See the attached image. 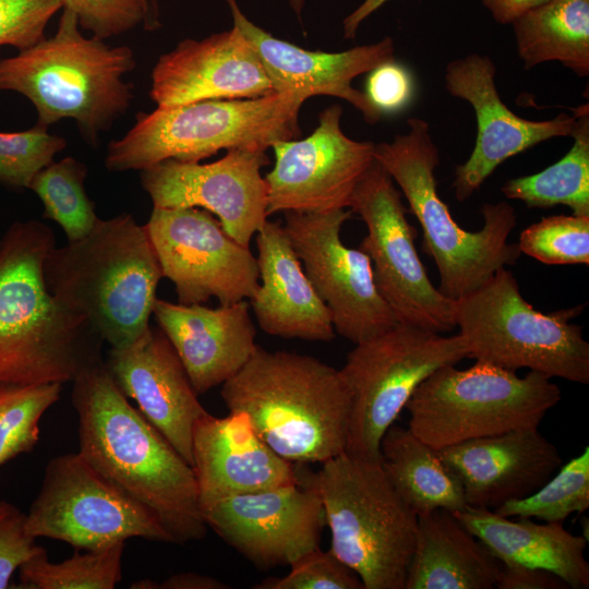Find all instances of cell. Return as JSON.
Masks as SVG:
<instances>
[{
	"instance_id": "obj_1",
	"label": "cell",
	"mask_w": 589,
	"mask_h": 589,
	"mask_svg": "<svg viewBox=\"0 0 589 589\" xmlns=\"http://www.w3.org/2000/svg\"><path fill=\"white\" fill-rule=\"evenodd\" d=\"M72 383L79 453L146 507L173 543L203 539L207 526L192 466L128 401L104 361L80 373Z\"/></svg>"
},
{
	"instance_id": "obj_2",
	"label": "cell",
	"mask_w": 589,
	"mask_h": 589,
	"mask_svg": "<svg viewBox=\"0 0 589 589\" xmlns=\"http://www.w3.org/2000/svg\"><path fill=\"white\" fill-rule=\"evenodd\" d=\"M55 247L37 220L14 223L0 240V384H63L104 361L98 333L47 288Z\"/></svg>"
},
{
	"instance_id": "obj_3",
	"label": "cell",
	"mask_w": 589,
	"mask_h": 589,
	"mask_svg": "<svg viewBox=\"0 0 589 589\" xmlns=\"http://www.w3.org/2000/svg\"><path fill=\"white\" fill-rule=\"evenodd\" d=\"M220 395L292 464H323L345 452L349 390L339 370L314 357L257 346Z\"/></svg>"
},
{
	"instance_id": "obj_4",
	"label": "cell",
	"mask_w": 589,
	"mask_h": 589,
	"mask_svg": "<svg viewBox=\"0 0 589 589\" xmlns=\"http://www.w3.org/2000/svg\"><path fill=\"white\" fill-rule=\"evenodd\" d=\"M44 277L55 298L118 349L148 329L163 273L145 225L121 214L99 218L84 238L55 247Z\"/></svg>"
},
{
	"instance_id": "obj_5",
	"label": "cell",
	"mask_w": 589,
	"mask_h": 589,
	"mask_svg": "<svg viewBox=\"0 0 589 589\" xmlns=\"http://www.w3.org/2000/svg\"><path fill=\"white\" fill-rule=\"evenodd\" d=\"M135 65L130 47L85 37L75 14L63 9L53 36L0 59V92L26 97L36 109V123L47 129L74 120L82 136L95 145L99 133L130 108L133 84L123 77Z\"/></svg>"
},
{
	"instance_id": "obj_6",
	"label": "cell",
	"mask_w": 589,
	"mask_h": 589,
	"mask_svg": "<svg viewBox=\"0 0 589 589\" xmlns=\"http://www.w3.org/2000/svg\"><path fill=\"white\" fill-rule=\"evenodd\" d=\"M408 131L374 145V159L400 189L423 233V249L440 274L438 290L457 300L479 288L498 269L514 265L521 252L508 237L517 224L515 208L488 203L478 231L462 229L437 193L440 153L429 123L407 120Z\"/></svg>"
},
{
	"instance_id": "obj_7",
	"label": "cell",
	"mask_w": 589,
	"mask_h": 589,
	"mask_svg": "<svg viewBox=\"0 0 589 589\" xmlns=\"http://www.w3.org/2000/svg\"><path fill=\"white\" fill-rule=\"evenodd\" d=\"M300 481L314 488L332 534L330 551L364 589H405L418 516L397 493L380 459L347 454Z\"/></svg>"
},
{
	"instance_id": "obj_8",
	"label": "cell",
	"mask_w": 589,
	"mask_h": 589,
	"mask_svg": "<svg viewBox=\"0 0 589 589\" xmlns=\"http://www.w3.org/2000/svg\"><path fill=\"white\" fill-rule=\"evenodd\" d=\"M305 100L293 92H274L140 112L133 127L108 144L105 166L122 172L167 159L200 163L220 149H267L276 142L299 137V111Z\"/></svg>"
},
{
	"instance_id": "obj_9",
	"label": "cell",
	"mask_w": 589,
	"mask_h": 589,
	"mask_svg": "<svg viewBox=\"0 0 589 589\" xmlns=\"http://www.w3.org/2000/svg\"><path fill=\"white\" fill-rule=\"evenodd\" d=\"M582 309L536 310L520 293L514 274L503 267L455 300V323L468 358L587 385L589 344L581 326L570 322Z\"/></svg>"
},
{
	"instance_id": "obj_10",
	"label": "cell",
	"mask_w": 589,
	"mask_h": 589,
	"mask_svg": "<svg viewBox=\"0 0 589 589\" xmlns=\"http://www.w3.org/2000/svg\"><path fill=\"white\" fill-rule=\"evenodd\" d=\"M552 378L530 371L520 377L483 361L468 369L440 368L406 405L408 428L441 449L469 440L538 428L562 398Z\"/></svg>"
},
{
	"instance_id": "obj_11",
	"label": "cell",
	"mask_w": 589,
	"mask_h": 589,
	"mask_svg": "<svg viewBox=\"0 0 589 589\" xmlns=\"http://www.w3.org/2000/svg\"><path fill=\"white\" fill-rule=\"evenodd\" d=\"M466 358L458 334L445 336L402 322L356 344L339 370L350 396L345 452L380 459L382 437L418 386Z\"/></svg>"
},
{
	"instance_id": "obj_12",
	"label": "cell",
	"mask_w": 589,
	"mask_h": 589,
	"mask_svg": "<svg viewBox=\"0 0 589 589\" xmlns=\"http://www.w3.org/2000/svg\"><path fill=\"white\" fill-rule=\"evenodd\" d=\"M25 527L35 539L50 538L84 551L104 550L130 538L173 543L146 507L107 480L80 453L61 454L48 461Z\"/></svg>"
},
{
	"instance_id": "obj_13",
	"label": "cell",
	"mask_w": 589,
	"mask_h": 589,
	"mask_svg": "<svg viewBox=\"0 0 589 589\" xmlns=\"http://www.w3.org/2000/svg\"><path fill=\"white\" fill-rule=\"evenodd\" d=\"M349 207L366 226L359 249L369 255L377 289L399 321L436 334L454 330L455 300L430 280L401 193L375 159L357 184Z\"/></svg>"
},
{
	"instance_id": "obj_14",
	"label": "cell",
	"mask_w": 589,
	"mask_h": 589,
	"mask_svg": "<svg viewBox=\"0 0 589 589\" xmlns=\"http://www.w3.org/2000/svg\"><path fill=\"white\" fill-rule=\"evenodd\" d=\"M352 211L284 213V228L302 267L329 309L335 332L359 344L400 323L382 297L369 255L344 244L340 232Z\"/></svg>"
},
{
	"instance_id": "obj_15",
	"label": "cell",
	"mask_w": 589,
	"mask_h": 589,
	"mask_svg": "<svg viewBox=\"0 0 589 589\" xmlns=\"http://www.w3.org/2000/svg\"><path fill=\"white\" fill-rule=\"evenodd\" d=\"M145 228L179 303L202 304L216 298L227 305L250 300L257 291L256 257L209 212L153 207Z\"/></svg>"
},
{
	"instance_id": "obj_16",
	"label": "cell",
	"mask_w": 589,
	"mask_h": 589,
	"mask_svg": "<svg viewBox=\"0 0 589 589\" xmlns=\"http://www.w3.org/2000/svg\"><path fill=\"white\" fill-rule=\"evenodd\" d=\"M342 108L332 105L303 140L274 143L273 169L265 175L267 216L324 213L350 206L353 191L374 161V143L354 141L341 129Z\"/></svg>"
},
{
	"instance_id": "obj_17",
	"label": "cell",
	"mask_w": 589,
	"mask_h": 589,
	"mask_svg": "<svg viewBox=\"0 0 589 589\" xmlns=\"http://www.w3.org/2000/svg\"><path fill=\"white\" fill-rule=\"evenodd\" d=\"M264 148L228 149L209 163L167 159L141 170V182L157 208L203 207L217 216L240 244L250 242L267 220V185L261 169Z\"/></svg>"
},
{
	"instance_id": "obj_18",
	"label": "cell",
	"mask_w": 589,
	"mask_h": 589,
	"mask_svg": "<svg viewBox=\"0 0 589 589\" xmlns=\"http://www.w3.org/2000/svg\"><path fill=\"white\" fill-rule=\"evenodd\" d=\"M208 528L257 568L288 565L320 548L318 493L298 482L224 500L203 512Z\"/></svg>"
},
{
	"instance_id": "obj_19",
	"label": "cell",
	"mask_w": 589,
	"mask_h": 589,
	"mask_svg": "<svg viewBox=\"0 0 589 589\" xmlns=\"http://www.w3.org/2000/svg\"><path fill=\"white\" fill-rule=\"evenodd\" d=\"M496 67L488 56L470 53L445 68L447 92L471 105L477 139L469 158L455 167L457 201H467L508 158L553 137L570 136L575 115L533 121L517 116L501 99L495 85Z\"/></svg>"
},
{
	"instance_id": "obj_20",
	"label": "cell",
	"mask_w": 589,
	"mask_h": 589,
	"mask_svg": "<svg viewBox=\"0 0 589 589\" xmlns=\"http://www.w3.org/2000/svg\"><path fill=\"white\" fill-rule=\"evenodd\" d=\"M271 93L273 84L256 50L236 25L201 40L185 38L161 55L149 89L157 107Z\"/></svg>"
},
{
	"instance_id": "obj_21",
	"label": "cell",
	"mask_w": 589,
	"mask_h": 589,
	"mask_svg": "<svg viewBox=\"0 0 589 589\" xmlns=\"http://www.w3.org/2000/svg\"><path fill=\"white\" fill-rule=\"evenodd\" d=\"M104 362L120 390L192 466L193 428L207 411L164 332L149 326L131 345L110 348Z\"/></svg>"
},
{
	"instance_id": "obj_22",
	"label": "cell",
	"mask_w": 589,
	"mask_h": 589,
	"mask_svg": "<svg viewBox=\"0 0 589 589\" xmlns=\"http://www.w3.org/2000/svg\"><path fill=\"white\" fill-rule=\"evenodd\" d=\"M226 2L233 25L256 50L274 92H293L306 99L316 95L341 98L358 109L368 123L374 124L381 119L382 113L364 92L352 86V81L395 59L392 37L341 52L310 51L276 38L255 25L243 14L237 0Z\"/></svg>"
},
{
	"instance_id": "obj_23",
	"label": "cell",
	"mask_w": 589,
	"mask_h": 589,
	"mask_svg": "<svg viewBox=\"0 0 589 589\" xmlns=\"http://www.w3.org/2000/svg\"><path fill=\"white\" fill-rule=\"evenodd\" d=\"M193 465L202 514L241 494L300 482L294 465L277 455L242 411L206 412L194 424Z\"/></svg>"
},
{
	"instance_id": "obj_24",
	"label": "cell",
	"mask_w": 589,
	"mask_h": 589,
	"mask_svg": "<svg viewBox=\"0 0 589 589\" xmlns=\"http://www.w3.org/2000/svg\"><path fill=\"white\" fill-rule=\"evenodd\" d=\"M462 486L467 506L495 510L537 491L562 466L538 428L469 440L437 450Z\"/></svg>"
},
{
	"instance_id": "obj_25",
	"label": "cell",
	"mask_w": 589,
	"mask_h": 589,
	"mask_svg": "<svg viewBox=\"0 0 589 589\" xmlns=\"http://www.w3.org/2000/svg\"><path fill=\"white\" fill-rule=\"evenodd\" d=\"M153 314L197 395L231 378L257 348L247 300L212 309L156 299Z\"/></svg>"
},
{
	"instance_id": "obj_26",
	"label": "cell",
	"mask_w": 589,
	"mask_h": 589,
	"mask_svg": "<svg viewBox=\"0 0 589 589\" xmlns=\"http://www.w3.org/2000/svg\"><path fill=\"white\" fill-rule=\"evenodd\" d=\"M262 284L249 300L261 329L286 339L330 341L333 317L309 280L279 220H266L256 232Z\"/></svg>"
},
{
	"instance_id": "obj_27",
	"label": "cell",
	"mask_w": 589,
	"mask_h": 589,
	"mask_svg": "<svg viewBox=\"0 0 589 589\" xmlns=\"http://www.w3.org/2000/svg\"><path fill=\"white\" fill-rule=\"evenodd\" d=\"M455 515L502 564L546 569L569 588L589 587L588 540L570 533L562 522L537 524L527 517L512 520L494 510L469 506Z\"/></svg>"
},
{
	"instance_id": "obj_28",
	"label": "cell",
	"mask_w": 589,
	"mask_h": 589,
	"mask_svg": "<svg viewBox=\"0 0 589 589\" xmlns=\"http://www.w3.org/2000/svg\"><path fill=\"white\" fill-rule=\"evenodd\" d=\"M503 564L455 513L418 517L405 589H492Z\"/></svg>"
},
{
	"instance_id": "obj_29",
	"label": "cell",
	"mask_w": 589,
	"mask_h": 589,
	"mask_svg": "<svg viewBox=\"0 0 589 589\" xmlns=\"http://www.w3.org/2000/svg\"><path fill=\"white\" fill-rule=\"evenodd\" d=\"M380 461L397 493L418 517L438 508L457 513L467 507L461 484L437 449L409 428L389 426L380 444Z\"/></svg>"
},
{
	"instance_id": "obj_30",
	"label": "cell",
	"mask_w": 589,
	"mask_h": 589,
	"mask_svg": "<svg viewBox=\"0 0 589 589\" xmlns=\"http://www.w3.org/2000/svg\"><path fill=\"white\" fill-rule=\"evenodd\" d=\"M525 69L558 61L578 76L589 74V0H550L512 24Z\"/></svg>"
},
{
	"instance_id": "obj_31",
	"label": "cell",
	"mask_w": 589,
	"mask_h": 589,
	"mask_svg": "<svg viewBox=\"0 0 589 589\" xmlns=\"http://www.w3.org/2000/svg\"><path fill=\"white\" fill-rule=\"evenodd\" d=\"M575 124L570 149L556 163L534 175L504 183L502 193L530 208L568 206L574 215L589 216V106L573 109Z\"/></svg>"
},
{
	"instance_id": "obj_32",
	"label": "cell",
	"mask_w": 589,
	"mask_h": 589,
	"mask_svg": "<svg viewBox=\"0 0 589 589\" xmlns=\"http://www.w3.org/2000/svg\"><path fill=\"white\" fill-rule=\"evenodd\" d=\"M87 167L74 157L52 161L32 180V190L44 204V217L56 221L68 242L88 235L99 219L85 190Z\"/></svg>"
},
{
	"instance_id": "obj_33",
	"label": "cell",
	"mask_w": 589,
	"mask_h": 589,
	"mask_svg": "<svg viewBox=\"0 0 589 589\" xmlns=\"http://www.w3.org/2000/svg\"><path fill=\"white\" fill-rule=\"evenodd\" d=\"M124 542L98 551H76L60 563L48 560L46 550L28 557L19 568L22 588L113 589L122 578Z\"/></svg>"
},
{
	"instance_id": "obj_34",
	"label": "cell",
	"mask_w": 589,
	"mask_h": 589,
	"mask_svg": "<svg viewBox=\"0 0 589 589\" xmlns=\"http://www.w3.org/2000/svg\"><path fill=\"white\" fill-rule=\"evenodd\" d=\"M589 508V446L562 465L537 491L504 503L494 512L504 517L538 518L563 522L573 513Z\"/></svg>"
},
{
	"instance_id": "obj_35",
	"label": "cell",
	"mask_w": 589,
	"mask_h": 589,
	"mask_svg": "<svg viewBox=\"0 0 589 589\" xmlns=\"http://www.w3.org/2000/svg\"><path fill=\"white\" fill-rule=\"evenodd\" d=\"M61 386L0 384V467L34 449L40 419L60 399Z\"/></svg>"
},
{
	"instance_id": "obj_36",
	"label": "cell",
	"mask_w": 589,
	"mask_h": 589,
	"mask_svg": "<svg viewBox=\"0 0 589 589\" xmlns=\"http://www.w3.org/2000/svg\"><path fill=\"white\" fill-rule=\"evenodd\" d=\"M517 245L548 265H589V216L544 217L521 231Z\"/></svg>"
},
{
	"instance_id": "obj_37",
	"label": "cell",
	"mask_w": 589,
	"mask_h": 589,
	"mask_svg": "<svg viewBox=\"0 0 589 589\" xmlns=\"http://www.w3.org/2000/svg\"><path fill=\"white\" fill-rule=\"evenodd\" d=\"M67 141L36 123L19 132H0V183L28 189L33 178L53 161Z\"/></svg>"
},
{
	"instance_id": "obj_38",
	"label": "cell",
	"mask_w": 589,
	"mask_h": 589,
	"mask_svg": "<svg viewBox=\"0 0 589 589\" xmlns=\"http://www.w3.org/2000/svg\"><path fill=\"white\" fill-rule=\"evenodd\" d=\"M62 8L75 14L80 28L107 39L142 25L153 32L160 19L147 0H61Z\"/></svg>"
},
{
	"instance_id": "obj_39",
	"label": "cell",
	"mask_w": 589,
	"mask_h": 589,
	"mask_svg": "<svg viewBox=\"0 0 589 589\" xmlns=\"http://www.w3.org/2000/svg\"><path fill=\"white\" fill-rule=\"evenodd\" d=\"M259 589H364L359 576L335 554L320 548L290 565L287 575L259 584Z\"/></svg>"
},
{
	"instance_id": "obj_40",
	"label": "cell",
	"mask_w": 589,
	"mask_h": 589,
	"mask_svg": "<svg viewBox=\"0 0 589 589\" xmlns=\"http://www.w3.org/2000/svg\"><path fill=\"white\" fill-rule=\"evenodd\" d=\"M61 0H0V46L26 50L45 37Z\"/></svg>"
},
{
	"instance_id": "obj_41",
	"label": "cell",
	"mask_w": 589,
	"mask_h": 589,
	"mask_svg": "<svg viewBox=\"0 0 589 589\" xmlns=\"http://www.w3.org/2000/svg\"><path fill=\"white\" fill-rule=\"evenodd\" d=\"M26 514L0 498V589L9 588L20 566L43 546L26 530Z\"/></svg>"
},
{
	"instance_id": "obj_42",
	"label": "cell",
	"mask_w": 589,
	"mask_h": 589,
	"mask_svg": "<svg viewBox=\"0 0 589 589\" xmlns=\"http://www.w3.org/2000/svg\"><path fill=\"white\" fill-rule=\"evenodd\" d=\"M368 74L364 94L382 116L400 112L413 100V76L395 59L378 64Z\"/></svg>"
},
{
	"instance_id": "obj_43",
	"label": "cell",
	"mask_w": 589,
	"mask_h": 589,
	"mask_svg": "<svg viewBox=\"0 0 589 589\" xmlns=\"http://www.w3.org/2000/svg\"><path fill=\"white\" fill-rule=\"evenodd\" d=\"M495 587L498 589L569 588L561 577L552 572L517 564H503Z\"/></svg>"
},
{
	"instance_id": "obj_44",
	"label": "cell",
	"mask_w": 589,
	"mask_h": 589,
	"mask_svg": "<svg viewBox=\"0 0 589 589\" xmlns=\"http://www.w3.org/2000/svg\"><path fill=\"white\" fill-rule=\"evenodd\" d=\"M550 0H482L495 22L512 24L514 21Z\"/></svg>"
},
{
	"instance_id": "obj_45",
	"label": "cell",
	"mask_w": 589,
	"mask_h": 589,
	"mask_svg": "<svg viewBox=\"0 0 589 589\" xmlns=\"http://www.w3.org/2000/svg\"><path fill=\"white\" fill-rule=\"evenodd\" d=\"M161 589H227L225 582L217 578L196 573H178L159 584Z\"/></svg>"
},
{
	"instance_id": "obj_46",
	"label": "cell",
	"mask_w": 589,
	"mask_h": 589,
	"mask_svg": "<svg viewBox=\"0 0 589 589\" xmlns=\"http://www.w3.org/2000/svg\"><path fill=\"white\" fill-rule=\"evenodd\" d=\"M388 0H363L342 22L344 37L353 39L360 25Z\"/></svg>"
},
{
	"instance_id": "obj_47",
	"label": "cell",
	"mask_w": 589,
	"mask_h": 589,
	"mask_svg": "<svg viewBox=\"0 0 589 589\" xmlns=\"http://www.w3.org/2000/svg\"><path fill=\"white\" fill-rule=\"evenodd\" d=\"M289 4L296 15L300 19L302 10L305 4V0H289Z\"/></svg>"
},
{
	"instance_id": "obj_48",
	"label": "cell",
	"mask_w": 589,
	"mask_h": 589,
	"mask_svg": "<svg viewBox=\"0 0 589 589\" xmlns=\"http://www.w3.org/2000/svg\"><path fill=\"white\" fill-rule=\"evenodd\" d=\"M131 588H144V589H156L159 588V584H156L152 580H141L137 582L132 584Z\"/></svg>"
}]
</instances>
